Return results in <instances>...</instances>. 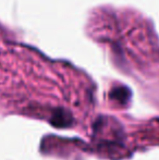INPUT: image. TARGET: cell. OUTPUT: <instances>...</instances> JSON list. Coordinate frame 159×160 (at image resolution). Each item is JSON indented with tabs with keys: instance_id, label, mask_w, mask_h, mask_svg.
<instances>
[{
	"instance_id": "obj_2",
	"label": "cell",
	"mask_w": 159,
	"mask_h": 160,
	"mask_svg": "<svg viewBox=\"0 0 159 160\" xmlns=\"http://www.w3.org/2000/svg\"><path fill=\"white\" fill-rule=\"evenodd\" d=\"M130 92L127 91L125 87H119V88H115L110 94V97L112 99H116L117 101L122 103H125L130 98Z\"/></svg>"
},
{
	"instance_id": "obj_1",
	"label": "cell",
	"mask_w": 159,
	"mask_h": 160,
	"mask_svg": "<svg viewBox=\"0 0 159 160\" xmlns=\"http://www.w3.org/2000/svg\"><path fill=\"white\" fill-rule=\"evenodd\" d=\"M51 123H52L55 127H67L71 123V117L68 116L64 110H56L53 112V116L51 118Z\"/></svg>"
}]
</instances>
